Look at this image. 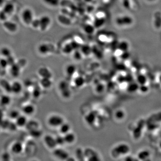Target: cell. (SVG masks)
<instances>
[{
    "label": "cell",
    "instance_id": "1",
    "mask_svg": "<svg viewBox=\"0 0 161 161\" xmlns=\"http://www.w3.org/2000/svg\"><path fill=\"white\" fill-rule=\"evenodd\" d=\"M130 151V148L128 144L121 143L112 149L111 155L114 158H119L121 156H127Z\"/></svg>",
    "mask_w": 161,
    "mask_h": 161
},
{
    "label": "cell",
    "instance_id": "2",
    "mask_svg": "<svg viewBox=\"0 0 161 161\" xmlns=\"http://www.w3.org/2000/svg\"><path fill=\"white\" fill-rule=\"evenodd\" d=\"M61 95L65 99H69L72 95V91L70 84L65 81H61L58 86Z\"/></svg>",
    "mask_w": 161,
    "mask_h": 161
},
{
    "label": "cell",
    "instance_id": "3",
    "mask_svg": "<svg viewBox=\"0 0 161 161\" xmlns=\"http://www.w3.org/2000/svg\"><path fill=\"white\" fill-rule=\"evenodd\" d=\"M64 122L63 117L58 114L50 115L47 120L48 124L51 127L53 128H59Z\"/></svg>",
    "mask_w": 161,
    "mask_h": 161
},
{
    "label": "cell",
    "instance_id": "4",
    "mask_svg": "<svg viewBox=\"0 0 161 161\" xmlns=\"http://www.w3.org/2000/svg\"><path fill=\"white\" fill-rule=\"evenodd\" d=\"M85 156V160L89 161H99L100 158L99 154L96 151L90 147L84 149Z\"/></svg>",
    "mask_w": 161,
    "mask_h": 161
},
{
    "label": "cell",
    "instance_id": "5",
    "mask_svg": "<svg viewBox=\"0 0 161 161\" xmlns=\"http://www.w3.org/2000/svg\"><path fill=\"white\" fill-rule=\"evenodd\" d=\"M52 154L54 157L58 160L61 161H66L70 156L69 153L66 150L59 146H57L53 150Z\"/></svg>",
    "mask_w": 161,
    "mask_h": 161
},
{
    "label": "cell",
    "instance_id": "6",
    "mask_svg": "<svg viewBox=\"0 0 161 161\" xmlns=\"http://www.w3.org/2000/svg\"><path fill=\"white\" fill-rule=\"evenodd\" d=\"M115 22L118 25L117 26L125 27L131 25L133 22V19L132 18L128 15L119 16L115 20Z\"/></svg>",
    "mask_w": 161,
    "mask_h": 161
},
{
    "label": "cell",
    "instance_id": "7",
    "mask_svg": "<svg viewBox=\"0 0 161 161\" xmlns=\"http://www.w3.org/2000/svg\"><path fill=\"white\" fill-rule=\"evenodd\" d=\"M40 19V27L39 29L42 31H47L51 25V19L47 15H44L39 19Z\"/></svg>",
    "mask_w": 161,
    "mask_h": 161
},
{
    "label": "cell",
    "instance_id": "8",
    "mask_svg": "<svg viewBox=\"0 0 161 161\" xmlns=\"http://www.w3.org/2000/svg\"><path fill=\"white\" fill-rule=\"evenodd\" d=\"M44 143L48 148L53 150L57 147L55 137L51 135H46L43 138Z\"/></svg>",
    "mask_w": 161,
    "mask_h": 161
},
{
    "label": "cell",
    "instance_id": "9",
    "mask_svg": "<svg viewBox=\"0 0 161 161\" xmlns=\"http://www.w3.org/2000/svg\"><path fill=\"white\" fill-rule=\"evenodd\" d=\"M55 48L53 44L49 43H43L38 47V51L43 55L48 54L54 51Z\"/></svg>",
    "mask_w": 161,
    "mask_h": 161
},
{
    "label": "cell",
    "instance_id": "10",
    "mask_svg": "<svg viewBox=\"0 0 161 161\" xmlns=\"http://www.w3.org/2000/svg\"><path fill=\"white\" fill-rule=\"evenodd\" d=\"M22 19L25 24H31L34 19L32 11L30 9H25L22 13Z\"/></svg>",
    "mask_w": 161,
    "mask_h": 161
},
{
    "label": "cell",
    "instance_id": "11",
    "mask_svg": "<svg viewBox=\"0 0 161 161\" xmlns=\"http://www.w3.org/2000/svg\"><path fill=\"white\" fill-rule=\"evenodd\" d=\"M38 73L41 78L52 79V73L51 71L50 70L46 67L40 68L38 70Z\"/></svg>",
    "mask_w": 161,
    "mask_h": 161
},
{
    "label": "cell",
    "instance_id": "12",
    "mask_svg": "<svg viewBox=\"0 0 161 161\" xmlns=\"http://www.w3.org/2000/svg\"><path fill=\"white\" fill-rule=\"evenodd\" d=\"M63 136L65 144L72 145L76 141V135L72 132H70Z\"/></svg>",
    "mask_w": 161,
    "mask_h": 161
},
{
    "label": "cell",
    "instance_id": "13",
    "mask_svg": "<svg viewBox=\"0 0 161 161\" xmlns=\"http://www.w3.org/2000/svg\"><path fill=\"white\" fill-rule=\"evenodd\" d=\"M77 71V68L73 64H69L65 68V72L68 77H72Z\"/></svg>",
    "mask_w": 161,
    "mask_h": 161
},
{
    "label": "cell",
    "instance_id": "14",
    "mask_svg": "<svg viewBox=\"0 0 161 161\" xmlns=\"http://www.w3.org/2000/svg\"><path fill=\"white\" fill-rule=\"evenodd\" d=\"M151 152L148 150H144L140 151L137 154V157L140 160H147L151 157Z\"/></svg>",
    "mask_w": 161,
    "mask_h": 161
},
{
    "label": "cell",
    "instance_id": "15",
    "mask_svg": "<svg viewBox=\"0 0 161 161\" xmlns=\"http://www.w3.org/2000/svg\"><path fill=\"white\" fill-rule=\"evenodd\" d=\"M71 129V125L69 123L65 122H64L58 128L60 134L63 135L70 132Z\"/></svg>",
    "mask_w": 161,
    "mask_h": 161
},
{
    "label": "cell",
    "instance_id": "16",
    "mask_svg": "<svg viewBox=\"0 0 161 161\" xmlns=\"http://www.w3.org/2000/svg\"><path fill=\"white\" fill-rule=\"evenodd\" d=\"M85 83V80L83 77L79 76L73 79V83L74 86L78 88H82Z\"/></svg>",
    "mask_w": 161,
    "mask_h": 161
},
{
    "label": "cell",
    "instance_id": "17",
    "mask_svg": "<svg viewBox=\"0 0 161 161\" xmlns=\"http://www.w3.org/2000/svg\"><path fill=\"white\" fill-rule=\"evenodd\" d=\"M75 158L76 160L85 161L84 150L81 147L77 148L75 151Z\"/></svg>",
    "mask_w": 161,
    "mask_h": 161
},
{
    "label": "cell",
    "instance_id": "18",
    "mask_svg": "<svg viewBox=\"0 0 161 161\" xmlns=\"http://www.w3.org/2000/svg\"><path fill=\"white\" fill-rule=\"evenodd\" d=\"M40 84L44 89H49L52 86V79L41 78L40 81Z\"/></svg>",
    "mask_w": 161,
    "mask_h": 161
},
{
    "label": "cell",
    "instance_id": "19",
    "mask_svg": "<svg viewBox=\"0 0 161 161\" xmlns=\"http://www.w3.org/2000/svg\"><path fill=\"white\" fill-rule=\"evenodd\" d=\"M22 150H23L22 145L19 142H16L12 145V152L15 154H19L22 152Z\"/></svg>",
    "mask_w": 161,
    "mask_h": 161
},
{
    "label": "cell",
    "instance_id": "20",
    "mask_svg": "<svg viewBox=\"0 0 161 161\" xmlns=\"http://www.w3.org/2000/svg\"><path fill=\"white\" fill-rule=\"evenodd\" d=\"M4 26L7 30L10 31L15 32L18 28L17 24L12 22L8 21H4L3 24Z\"/></svg>",
    "mask_w": 161,
    "mask_h": 161
},
{
    "label": "cell",
    "instance_id": "21",
    "mask_svg": "<svg viewBox=\"0 0 161 161\" xmlns=\"http://www.w3.org/2000/svg\"><path fill=\"white\" fill-rule=\"evenodd\" d=\"M11 92L15 94H19L22 91V86L19 82H15L11 85Z\"/></svg>",
    "mask_w": 161,
    "mask_h": 161
},
{
    "label": "cell",
    "instance_id": "22",
    "mask_svg": "<svg viewBox=\"0 0 161 161\" xmlns=\"http://www.w3.org/2000/svg\"><path fill=\"white\" fill-rule=\"evenodd\" d=\"M10 72L12 75L13 77H17L19 74L20 70V64L19 63H14L11 65Z\"/></svg>",
    "mask_w": 161,
    "mask_h": 161
},
{
    "label": "cell",
    "instance_id": "23",
    "mask_svg": "<svg viewBox=\"0 0 161 161\" xmlns=\"http://www.w3.org/2000/svg\"><path fill=\"white\" fill-rule=\"evenodd\" d=\"M27 123V118L24 115H20L16 120V124L18 127H24L26 126Z\"/></svg>",
    "mask_w": 161,
    "mask_h": 161
},
{
    "label": "cell",
    "instance_id": "24",
    "mask_svg": "<svg viewBox=\"0 0 161 161\" xmlns=\"http://www.w3.org/2000/svg\"><path fill=\"white\" fill-rule=\"evenodd\" d=\"M22 111L25 114L31 115L35 112V107L31 104H27L23 107Z\"/></svg>",
    "mask_w": 161,
    "mask_h": 161
},
{
    "label": "cell",
    "instance_id": "25",
    "mask_svg": "<svg viewBox=\"0 0 161 161\" xmlns=\"http://www.w3.org/2000/svg\"><path fill=\"white\" fill-rule=\"evenodd\" d=\"M96 117V114L94 112H91L85 116V121L89 124H92L95 122Z\"/></svg>",
    "mask_w": 161,
    "mask_h": 161
},
{
    "label": "cell",
    "instance_id": "26",
    "mask_svg": "<svg viewBox=\"0 0 161 161\" xmlns=\"http://www.w3.org/2000/svg\"><path fill=\"white\" fill-rule=\"evenodd\" d=\"M140 85L138 84L136 82H131L128 85L127 87V90L129 92L131 93H133L139 90V87Z\"/></svg>",
    "mask_w": 161,
    "mask_h": 161
},
{
    "label": "cell",
    "instance_id": "27",
    "mask_svg": "<svg viewBox=\"0 0 161 161\" xmlns=\"http://www.w3.org/2000/svg\"><path fill=\"white\" fill-rule=\"evenodd\" d=\"M14 7L13 4L11 3H8L4 5L3 10H2L7 16L11 15L14 11Z\"/></svg>",
    "mask_w": 161,
    "mask_h": 161
},
{
    "label": "cell",
    "instance_id": "28",
    "mask_svg": "<svg viewBox=\"0 0 161 161\" xmlns=\"http://www.w3.org/2000/svg\"><path fill=\"white\" fill-rule=\"evenodd\" d=\"M136 82L139 85L146 84L147 82V77L144 74H139L136 77Z\"/></svg>",
    "mask_w": 161,
    "mask_h": 161
},
{
    "label": "cell",
    "instance_id": "29",
    "mask_svg": "<svg viewBox=\"0 0 161 161\" xmlns=\"http://www.w3.org/2000/svg\"><path fill=\"white\" fill-rule=\"evenodd\" d=\"M126 116L125 112L122 109H119L115 112V117L118 121H122L125 118Z\"/></svg>",
    "mask_w": 161,
    "mask_h": 161
},
{
    "label": "cell",
    "instance_id": "30",
    "mask_svg": "<svg viewBox=\"0 0 161 161\" xmlns=\"http://www.w3.org/2000/svg\"><path fill=\"white\" fill-rule=\"evenodd\" d=\"M27 128L29 131L34 130V129L39 128V124L38 122L34 121H31L27 122V124L26 125Z\"/></svg>",
    "mask_w": 161,
    "mask_h": 161
},
{
    "label": "cell",
    "instance_id": "31",
    "mask_svg": "<svg viewBox=\"0 0 161 161\" xmlns=\"http://www.w3.org/2000/svg\"><path fill=\"white\" fill-rule=\"evenodd\" d=\"M11 102V99L9 96L3 95L0 98V103L3 106H7Z\"/></svg>",
    "mask_w": 161,
    "mask_h": 161
},
{
    "label": "cell",
    "instance_id": "32",
    "mask_svg": "<svg viewBox=\"0 0 161 161\" xmlns=\"http://www.w3.org/2000/svg\"><path fill=\"white\" fill-rule=\"evenodd\" d=\"M55 139L57 146L61 147V146H63L65 144L64 137V136L63 135L60 134L59 135L57 136L56 137H55Z\"/></svg>",
    "mask_w": 161,
    "mask_h": 161
},
{
    "label": "cell",
    "instance_id": "33",
    "mask_svg": "<svg viewBox=\"0 0 161 161\" xmlns=\"http://www.w3.org/2000/svg\"><path fill=\"white\" fill-rule=\"evenodd\" d=\"M129 49V44L127 42L122 41L119 44V49L121 52H127Z\"/></svg>",
    "mask_w": 161,
    "mask_h": 161
},
{
    "label": "cell",
    "instance_id": "34",
    "mask_svg": "<svg viewBox=\"0 0 161 161\" xmlns=\"http://www.w3.org/2000/svg\"><path fill=\"white\" fill-rule=\"evenodd\" d=\"M30 133L32 136L34 138H39L42 134L41 131L39 128L30 131Z\"/></svg>",
    "mask_w": 161,
    "mask_h": 161
},
{
    "label": "cell",
    "instance_id": "35",
    "mask_svg": "<svg viewBox=\"0 0 161 161\" xmlns=\"http://www.w3.org/2000/svg\"><path fill=\"white\" fill-rule=\"evenodd\" d=\"M1 54L6 58L11 55V52L10 50L8 49V48H5V47L1 49Z\"/></svg>",
    "mask_w": 161,
    "mask_h": 161
},
{
    "label": "cell",
    "instance_id": "36",
    "mask_svg": "<svg viewBox=\"0 0 161 161\" xmlns=\"http://www.w3.org/2000/svg\"><path fill=\"white\" fill-rule=\"evenodd\" d=\"M20 115L19 112L16 110L12 111L10 113V117L13 120H16Z\"/></svg>",
    "mask_w": 161,
    "mask_h": 161
},
{
    "label": "cell",
    "instance_id": "37",
    "mask_svg": "<svg viewBox=\"0 0 161 161\" xmlns=\"http://www.w3.org/2000/svg\"><path fill=\"white\" fill-rule=\"evenodd\" d=\"M105 86L102 83L99 84L95 87V91L98 93H101L104 91Z\"/></svg>",
    "mask_w": 161,
    "mask_h": 161
},
{
    "label": "cell",
    "instance_id": "38",
    "mask_svg": "<svg viewBox=\"0 0 161 161\" xmlns=\"http://www.w3.org/2000/svg\"><path fill=\"white\" fill-rule=\"evenodd\" d=\"M138 91H140L142 93H146L149 91V87L146 84L141 85L139 86Z\"/></svg>",
    "mask_w": 161,
    "mask_h": 161
},
{
    "label": "cell",
    "instance_id": "39",
    "mask_svg": "<svg viewBox=\"0 0 161 161\" xmlns=\"http://www.w3.org/2000/svg\"><path fill=\"white\" fill-rule=\"evenodd\" d=\"M33 96L35 98H38L40 96L41 94V90L39 88H36L33 91Z\"/></svg>",
    "mask_w": 161,
    "mask_h": 161
},
{
    "label": "cell",
    "instance_id": "40",
    "mask_svg": "<svg viewBox=\"0 0 161 161\" xmlns=\"http://www.w3.org/2000/svg\"><path fill=\"white\" fill-rule=\"evenodd\" d=\"M31 24L33 28H36V29L39 28L40 27V19H37L33 20Z\"/></svg>",
    "mask_w": 161,
    "mask_h": 161
},
{
    "label": "cell",
    "instance_id": "41",
    "mask_svg": "<svg viewBox=\"0 0 161 161\" xmlns=\"http://www.w3.org/2000/svg\"><path fill=\"white\" fill-rule=\"evenodd\" d=\"M8 65L7 59L2 58L0 60V67L3 69L6 68Z\"/></svg>",
    "mask_w": 161,
    "mask_h": 161
},
{
    "label": "cell",
    "instance_id": "42",
    "mask_svg": "<svg viewBox=\"0 0 161 161\" xmlns=\"http://www.w3.org/2000/svg\"><path fill=\"white\" fill-rule=\"evenodd\" d=\"M6 58H7L6 59H7V62H8V65H10L11 66V65L15 63L14 58L11 55H10V56L7 57Z\"/></svg>",
    "mask_w": 161,
    "mask_h": 161
},
{
    "label": "cell",
    "instance_id": "43",
    "mask_svg": "<svg viewBox=\"0 0 161 161\" xmlns=\"http://www.w3.org/2000/svg\"><path fill=\"white\" fill-rule=\"evenodd\" d=\"M73 58L75 60H77V61H80L82 59V54L81 52L79 53L76 52V54H73Z\"/></svg>",
    "mask_w": 161,
    "mask_h": 161
},
{
    "label": "cell",
    "instance_id": "44",
    "mask_svg": "<svg viewBox=\"0 0 161 161\" xmlns=\"http://www.w3.org/2000/svg\"><path fill=\"white\" fill-rule=\"evenodd\" d=\"M7 17L8 16L2 10L0 12V20L4 21H6Z\"/></svg>",
    "mask_w": 161,
    "mask_h": 161
},
{
    "label": "cell",
    "instance_id": "45",
    "mask_svg": "<svg viewBox=\"0 0 161 161\" xmlns=\"http://www.w3.org/2000/svg\"><path fill=\"white\" fill-rule=\"evenodd\" d=\"M10 158V155L7 153H5L3 154L2 156V158L3 160H9Z\"/></svg>",
    "mask_w": 161,
    "mask_h": 161
},
{
    "label": "cell",
    "instance_id": "46",
    "mask_svg": "<svg viewBox=\"0 0 161 161\" xmlns=\"http://www.w3.org/2000/svg\"><path fill=\"white\" fill-rule=\"evenodd\" d=\"M76 160L75 157H71L70 156H69V158L66 160L67 161H73Z\"/></svg>",
    "mask_w": 161,
    "mask_h": 161
},
{
    "label": "cell",
    "instance_id": "47",
    "mask_svg": "<svg viewBox=\"0 0 161 161\" xmlns=\"http://www.w3.org/2000/svg\"><path fill=\"white\" fill-rule=\"evenodd\" d=\"M4 0H0V5H1L4 3Z\"/></svg>",
    "mask_w": 161,
    "mask_h": 161
},
{
    "label": "cell",
    "instance_id": "48",
    "mask_svg": "<svg viewBox=\"0 0 161 161\" xmlns=\"http://www.w3.org/2000/svg\"><path fill=\"white\" fill-rule=\"evenodd\" d=\"M160 149L161 150V142L160 143Z\"/></svg>",
    "mask_w": 161,
    "mask_h": 161
},
{
    "label": "cell",
    "instance_id": "49",
    "mask_svg": "<svg viewBox=\"0 0 161 161\" xmlns=\"http://www.w3.org/2000/svg\"><path fill=\"white\" fill-rule=\"evenodd\" d=\"M160 81L161 83V75L160 76Z\"/></svg>",
    "mask_w": 161,
    "mask_h": 161
},
{
    "label": "cell",
    "instance_id": "50",
    "mask_svg": "<svg viewBox=\"0 0 161 161\" xmlns=\"http://www.w3.org/2000/svg\"><path fill=\"white\" fill-rule=\"evenodd\" d=\"M148 1H154V0H148Z\"/></svg>",
    "mask_w": 161,
    "mask_h": 161
}]
</instances>
